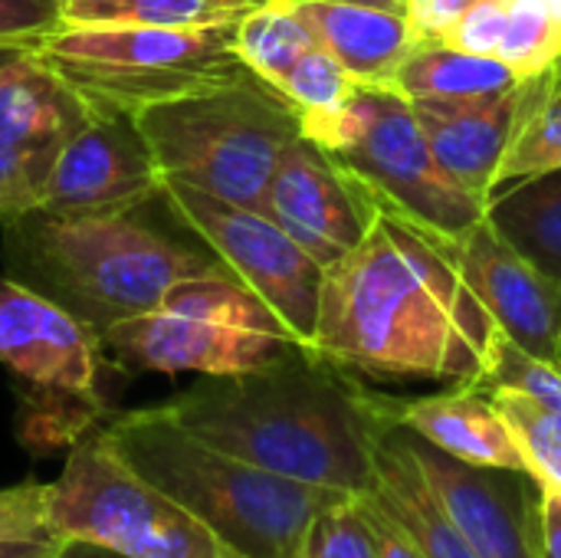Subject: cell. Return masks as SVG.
I'll return each instance as SVG.
<instances>
[{
	"label": "cell",
	"mask_w": 561,
	"mask_h": 558,
	"mask_svg": "<svg viewBox=\"0 0 561 558\" xmlns=\"http://www.w3.org/2000/svg\"><path fill=\"white\" fill-rule=\"evenodd\" d=\"M237 23L217 26H69L36 53L92 109L141 112L145 105L250 76L233 43Z\"/></svg>",
	"instance_id": "obj_6"
},
{
	"label": "cell",
	"mask_w": 561,
	"mask_h": 558,
	"mask_svg": "<svg viewBox=\"0 0 561 558\" xmlns=\"http://www.w3.org/2000/svg\"><path fill=\"white\" fill-rule=\"evenodd\" d=\"M266 214L319 263L335 266L375 227L378 204L329 151L299 135L266 187Z\"/></svg>",
	"instance_id": "obj_14"
},
{
	"label": "cell",
	"mask_w": 561,
	"mask_h": 558,
	"mask_svg": "<svg viewBox=\"0 0 561 558\" xmlns=\"http://www.w3.org/2000/svg\"><path fill=\"white\" fill-rule=\"evenodd\" d=\"M302 135L355 174L378 207L417 227L457 234L486 217V204L444 171L398 89L355 86L335 112L302 122Z\"/></svg>",
	"instance_id": "obj_7"
},
{
	"label": "cell",
	"mask_w": 561,
	"mask_h": 558,
	"mask_svg": "<svg viewBox=\"0 0 561 558\" xmlns=\"http://www.w3.org/2000/svg\"><path fill=\"white\" fill-rule=\"evenodd\" d=\"M417 125L444 171L490 204L500 164L526 105V82L480 99H411Z\"/></svg>",
	"instance_id": "obj_16"
},
{
	"label": "cell",
	"mask_w": 561,
	"mask_h": 558,
	"mask_svg": "<svg viewBox=\"0 0 561 558\" xmlns=\"http://www.w3.org/2000/svg\"><path fill=\"white\" fill-rule=\"evenodd\" d=\"M496 332L427 234L378 207L368 237L325 270L309 352L388 382L477 385Z\"/></svg>",
	"instance_id": "obj_1"
},
{
	"label": "cell",
	"mask_w": 561,
	"mask_h": 558,
	"mask_svg": "<svg viewBox=\"0 0 561 558\" xmlns=\"http://www.w3.org/2000/svg\"><path fill=\"white\" fill-rule=\"evenodd\" d=\"M62 543H0V558H53Z\"/></svg>",
	"instance_id": "obj_37"
},
{
	"label": "cell",
	"mask_w": 561,
	"mask_h": 558,
	"mask_svg": "<svg viewBox=\"0 0 561 558\" xmlns=\"http://www.w3.org/2000/svg\"><path fill=\"white\" fill-rule=\"evenodd\" d=\"M427 240L483 303L496 329L523 352L561 362V283L529 263L486 217L457 230H427Z\"/></svg>",
	"instance_id": "obj_12"
},
{
	"label": "cell",
	"mask_w": 561,
	"mask_h": 558,
	"mask_svg": "<svg viewBox=\"0 0 561 558\" xmlns=\"http://www.w3.org/2000/svg\"><path fill=\"white\" fill-rule=\"evenodd\" d=\"M486 220L546 276L561 283V168L496 191Z\"/></svg>",
	"instance_id": "obj_22"
},
{
	"label": "cell",
	"mask_w": 561,
	"mask_h": 558,
	"mask_svg": "<svg viewBox=\"0 0 561 558\" xmlns=\"http://www.w3.org/2000/svg\"><path fill=\"white\" fill-rule=\"evenodd\" d=\"M135 122L161 181H181L260 214L286 145L302 135L299 112L253 72L145 105Z\"/></svg>",
	"instance_id": "obj_5"
},
{
	"label": "cell",
	"mask_w": 561,
	"mask_h": 558,
	"mask_svg": "<svg viewBox=\"0 0 561 558\" xmlns=\"http://www.w3.org/2000/svg\"><path fill=\"white\" fill-rule=\"evenodd\" d=\"M59 148L0 138V224L39 207Z\"/></svg>",
	"instance_id": "obj_29"
},
{
	"label": "cell",
	"mask_w": 561,
	"mask_h": 558,
	"mask_svg": "<svg viewBox=\"0 0 561 558\" xmlns=\"http://www.w3.org/2000/svg\"><path fill=\"white\" fill-rule=\"evenodd\" d=\"M161 201L243 286H250L309 349L319 326L325 266H319L270 214L230 204L181 181H161Z\"/></svg>",
	"instance_id": "obj_9"
},
{
	"label": "cell",
	"mask_w": 561,
	"mask_h": 558,
	"mask_svg": "<svg viewBox=\"0 0 561 558\" xmlns=\"http://www.w3.org/2000/svg\"><path fill=\"white\" fill-rule=\"evenodd\" d=\"M233 43L243 66L263 82H270L273 89L299 62V56L316 46L309 26L302 23V16L293 10L289 0H270L243 13L237 20Z\"/></svg>",
	"instance_id": "obj_26"
},
{
	"label": "cell",
	"mask_w": 561,
	"mask_h": 558,
	"mask_svg": "<svg viewBox=\"0 0 561 558\" xmlns=\"http://www.w3.org/2000/svg\"><path fill=\"white\" fill-rule=\"evenodd\" d=\"M539 558H561V493L539 483Z\"/></svg>",
	"instance_id": "obj_36"
},
{
	"label": "cell",
	"mask_w": 561,
	"mask_h": 558,
	"mask_svg": "<svg viewBox=\"0 0 561 558\" xmlns=\"http://www.w3.org/2000/svg\"><path fill=\"white\" fill-rule=\"evenodd\" d=\"M46 497L49 523L66 543H92L122 558H237L181 503L138 477L102 431L72 444Z\"/></svg>",
	"instance_id": "obj_8"
},
{
	"label": "cell",
	"mask_w": 561,
	"mask_h": 558,
	"mask_svg": "<svg viewBox=\"0 0 561 558\" xmlns=\"http://www.w3.org/2000/svg\"><path fill=\"white\" fill-rule=\"evenodd\" d=\"M309 26L312 39L332 53L358 86H394L404 59L424 43L408 13L332 3V0H289Z\"/></svg>",
	"instance_id": "obj_19"
},
{
	"label": "cell",
	"mask_w": 561,
	"mask_h": 558,
	"mask_svg": "<svg viewBox=\"0 0 561 558\" xmlns=\"http://www.w3.org/2000/svg\"><path fill=\"white\" fill-rule=\"evenodd\" d=\"M92 112L36 49H26L0 69V138L59 148Z\"/></svg>",
	"instance_id": "obj_21"
},
{
	"label": "cell",
	"mask_w": 561,
	"mask_h": 558,
	"mask_svg": "<svg viewBox=\"0 0 561 558\" xmlns=\"http://www.w3.org/2000/svg\"><path fill=\"white\" fill-rule=\"evenodd\" d=\"M0 543H66L49 523L46 483L0 490Z\"/></svg>",
	"instance_id": "obj_31"
},
{
	"label": "cell",
	"mask_w": 561,
	"mask_h": 558,
	"mask_svg": "<svg viewBox=\"0 0 561 558\" xmlns=\"http://www.w3.org/2000/svg\"><path fill=\"white\" fill-rule=\"evenodd\" d=\"M496 56L523 82L559 66L561 26L546 0H510V20Z\"/></svg>",
	"instance_id": "obj_27"
},
{
	"label": "cell",
	"mask_w": 561,
	"mask_h": 558,
	"mask_svg": "<svg viewBox=\"0 0 561 558\" xmlns=\"http://www.w3.org/2000/svg\"><path fill=\"white\" fill-rule=\"evenodd\" d=\"M401 437L477 556L539 558V483L529 474L470 467L404 428Z\"/></svg>",
	"instance_id": "obj_15"
},
{
	"label": "cell",
	"mask_w": 561,
	"mask_h": 558,
	"mask_svg": "<svg viewBox=\"0 0 561 558\" xmlns=\"http://www.w3.org/2000/svg\"><path fill=\"white\" fill-rule=\"evenodd\" d=\"M138 210L46 214L26 210L0 224L3 276L46 296L95 335L151 312L187 276L224 266Z\"/></svg>",
	"instance_id": "obj_3"
},
{
	"label": "cell",
	"mask_w": 561,
	"mask_h": 558,
	"mask_svg": "<svg viewBox=\"0 0 561 558\" xmlns=\"http://www.w3.org/2000/svg\"><path fill=\"white\" fill-rule=\"evenodd\" d=\"M391 421L470 467L529 474L493 395L477 385H454L450 391L414 401L391 398Z\"/></svg>",
	"instance_id": "obj_18"
},
{
	"label": "cell",
	"mask_w": 561,
	"mask_h": 558,
	"mask_svg": "<svg viewBox=\"0 0 561 558\" xmlns=\"http://www.w3.org/2000/svg\"><path fill=\"white\" fill-rule=\"evenodd\" d=\"M559 69H561V62H559Z\"/></svg>",
	"instance_id": "obj_43"
},
{
	"label": "cell",
	"mask_w": 561,
	"mask_h": 558,
	"mask_svg": "<svg viewBox=\"0 0 561 558\" xmlns=\"http://www.w3.org/2000/svg\"><path fill=\"white\" fill-rule=\"evenodd\" d=\"M561 168V69L552 66L526 79V105L513 132L510 151L496 174V191L523 178ZM493 191V194H496Z\"/></svg>",
	"instance_id": "obj_24"
},
{
	"label": "cell",
	"mask_w": 561,
	"mask_h": 558,
	"mask_svg": "<svg viewBox=\"0 0 561 558\" xmlns=\"http://www.w3.org/2000/svg\"><path fill=\"white\" fill-rule=\"evenodd\" d=\"M0 365L26 388L49 434H85L105 414L99 335L66 309L0 273Z\"/></svg>",
	"instance_id": "obj_10"
},
{
	"label": "cell",
	"mask_w": 561,
	"mask_h": 558,
	"mask_svg": "<svg viewBox=\"0 0 561 558\" xmlns=\"http://www.w3.org/2000/svg\"><path fill=\"white\" fill-rule=\"evenodd\" d=\"M559 365H561V362H559Z\"/></svg>",
	"instance_id": "obj_44"
},
{
	"label": "cell",
	"mask_w": 561,
	"mask_h": 558,
	"mask_svg": "<svg viewBox=\"0 0 561 558\" xmlns=\"http://www.w3.org/2000/svg\"><path fill=\"white\" fill-rule=\"evenodd\" d=\"M358 82L348 76V69L325 53L319 43L299 56V62L283 76V82L276 86V92L299 112V125L319 115L335 112L355 89Z\"/></svg>",
	"instance_id": "obj_28"
},
{
	"label": "cell",
	"mask_w": 561,
	"mask_h": 558,
	"mask_svg": "<svg viewBox=\"0 0 561 558\" xmlns=\"http://www.w3.org/2000/svg\"><path fill=\"white\" fill-rule=\"evenodd\" d=\"M105 362L122 372H158L181 375L197 372L201 378L256 372L283 355L302 349L289 335L230 326L201 312L158 306L151 312L115 322L99 335Z\"/></svg>",
	"instance_id": "obj_11"
},
{
	"label": "cell",
	"mask_w": 561,
	"mask_h": 558,
	"mask_svg": "<svg viewBox=\"0 0 561 558\" xmlns=\"http://www.w3.org/2000/svg\"><path fill=\"white\" fill-rule=\"evenodd\" d=\"M358 506L365 510V516H368V523H371V529H375V536H378V549H381V558H424V553L414 546V539L375 503V497L371 493H362L358 497Z\"/></svg>",
	"instance_id": "obj_34"
},
{
	"label": "cell",
	"mask_w": 561,
	"mask_h": 558,
	"mask_svg": "<svg viewBox=\"0 0 561 558\" xmlns=\"http://www.w3.org/2000/svg\"><path fill=\"white\" fill-rule=\"evenodd\" d=\"M253 7L240 0H62L69 26H217Z\"/></svg>",
	"instance_id": "obj_25"
},
{
	"label": "cell",
	"mask_w": 561,
	"mask_h": 558,
	"mask_svg": "<svg viewBox=\"0 0 561 558\" xmlns=\"http://www.w3.org/2000/svg\"><path fill=\"white\" fill-rule=\"evenodd\" d=\"M53 558H122L115 556V553H108V549H102V546H92V543H76V539H69V543H62L59 546V553Z\"/></svg>",
	"instance_id": "obj_38"
},
{
	"label": "cell",
	"mask_w": 561,
	"mask_h": 558,
	"mask_svg": "<svg viewBox=\"0 0 561 558\" xmlns=\"http://www.w3.org/2000/svg\"><path fill=\"white\" fill-rule=\"evenodd\" d=\"M480 0H424L417 10H414V26H417V36L424 43H440L444 33Z\"/></svg>",
	"instance_id": "obj_35"
},
{
	"label": "cell",
	"mask_w": 561,
	"mask_h": 558,
	"mask_svg": "<svg viewBox=\"0 0 561 558\" xmlns=\"http://www.w3.org/2000/svg\"><path fill=\"white\" fill-rule=\"evenodd\" d=\"M516 72L500 56L463 53L447 43H421L394 76L408 99H480L519 86Z\"/></svg>",
	"instance_id": "obj_23"
},
{
	"label": "cell",
	"mask_w": 561,
	"mask_h": 558,
	"mask_svg": "<svg viewBox=\"0 0 561 558\" xmlns=\"http://www.w3.org/2000/svg\"><path fill=\"white\" fill-rule=\"evenodd\" d=\"M477 388L493 395L529 477L561 493V365L523 352L496 332Z\"/></svg>",
	"instance_id": "obj_17"
},
{
	"label": "cell",
	"mask_w": 561,
	"mask_h": 558,
	"mask_svg": "<svg viewBox=\"0 0 561 558\" xmlns=\"http://www.w3.org/2000/svg\"><path fill=\"white\" fill-rule=\"evenodd\" d=\"M240 3H247V7H263V3H270V0H240Z\"/></svg>",
	"instance_id": "obj_41"
},
{
	"label": "cell",
	"mask_w": 561,
	"mask_h": 558,
	"mask_svg": "<svg viewBox=\"0 0 561 558\" xmlns=\"http://www.w3.org/2000/svg\"><path fill=\"white\" fill-rule=\"evenodd\" d=\"M332 3H362V7H378V10H394L411 16V0H332Z\"/></svg>",
	"instance_id": "obj_39"
},
{
	"label": "cell",
	"mask_w": 561,
	"mask_h": 558,
	"mask_svg": "<svg viewBox=\"0 0 561 558\" xmlns=\"http://www.w3.org/2000/svg\"><path fill=\"white\" fill-rule=\"evenodd\" d=\"M26 49H36V46H30V43H0V69L7 62H13L16 56H23Z\"/></svg>",
	"instance_id": "obj_40"
},
{
	"label": "cell",
	"mask_w": 561,
	"mask_h": 558,
	"mask_svg": "<svg viewBox=\"0 0 561 558\" xmlns=\"http://www.w3.org/2000/svg\"><path fill=\"white\" fill-rule=\"evenodd\" d=\"M161 201V171L131 112L95 109L76 128L49 171L39 210L128 214Z\"/></svg>",
	"instance_id": "obj_13"
},
{
	"label": "cell",
	"mask_w": 561,
	"mask_h": 558,
	"mask_svg": "<svg viewBox=\"0 0 561 558\" xmlns=\"http://www.w3.org/2000/svg\"><path fill=\"white\" fill-rule=\"evenodd\" d=\"M99 431L138 477L181 503L237 558H302L319 510L348 497L214 451L161 405L118 414Z\"/></svg>",
	"instance_id": "obj_4"
},
{
	"label": "cell",
	"mask_w": 561,
	"mask_h": 558,
	"mask_svg": "<svg viewBox=\"0 0 561 558\" xmlns=\"http://www.w3.org/2000/svg\"><path fill=\"white\" fill-rule=\"evenodd\" d=\"M421 3H424V0H411V16H414V10H417Z\"/></svg>",
	"instance_id": "obj_42"
},
{
	"label": "cell",
	"mask_w": 561,
	"mask_h": 558,
	"mask_svg": "<svg viewBox=\"0 0 561 558\" xmlns=\"http://www.w3.org/2000/svg\"><path fill=\"white\" fill-rule=\"evenodd\" d=\"M302 558H381L378 536L358 497H339L309 526Z\"/></svg>",
	"instance_id": "obj_30"
},
{
	"label": "cell",
	"mask_w": 561,
	"mask_h": 558,
	"mask_svg": "<svg viewBox=\"0 0 561 558\" xmlns=\"http://www.w3.org/2000/svg\"><path fill=\"white\" fill-rule=\"evenodd\" d=\"M368 493L414 539L424 558H480L427 487L398 424L378 441V480Z\"/></svg>",
	"instance_id": "obj_20"
},
{
	"label": "cell",
	"mask_w": 561,
	"mask_h": 558,
	"mask_svg": "<svg viewBox=\"0 0 561 558\" xmlns=\"http://www.w3.org/2000/svg\"><path fill=\"white\" fill-rule=\"evenodd\" d=\"M187 434L276 477L362 497L378 480L391 398L296 349L256 372L201 378L161 405Z\"/></svg>",
	"instance_id": "obj_2"
},
{
	"label": "cell",
	"mask_w": 561,
	"mask_h": 558,
	"mask_svg": "<svg viewBox=\"0 0 561 558\" xmlns=\"http://www.w3.org/2000/svg\"><path fill=\"white\" fill-rule=\"evenodd\" d=\"M62 26V0H0V43L39 46Z\"/></svg>",
	"instance_id": "obj_33"
},
{
	"label": "cell",
	"mask_w": 561,
	"mask_h": 558,
	"mask_svg": "<svg viewBox=\"0 0 561 558\" xmlns=\"http://www.w3.org/2000/svg\"><path fill=\"white\" fill-rule=\"evenodd\" d=\"M506 20H510V0H480L444 33L440 43L477 56H496L506 33Z\"/></svg>",
	"instance_id": "obj_32"
}]
</instances>
